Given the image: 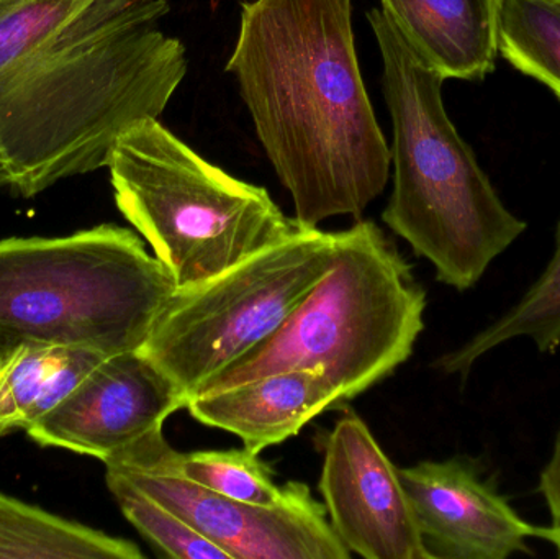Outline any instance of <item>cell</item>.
<instances>
[{
    "mask_svg": "<svg viewBox=\"0 0 560 559\" xmlns=\"http://www.w3.org/2000/svg\"><path fill=\"white\" fill-rule=\"evenodd\" d=\"M173 0H0V190L32 199L107 167L186 78Z\"/></svg>",
    "mask_w": 560,
    "mask_h": 559,
    "instance_id": "6da1fadb",
    "label": "cell"
},
{
    "mask_svg": "<svg viewBox=\"0 0 560 559\" xmlns=\"http://www.w3.org/2000/svg\"><path fill=\"white\" fill-rule=\"evenodd\" d=\"M351 15V0L243 3L226 65L303 229L361 216L390 176Z\"/></svg>",
    "mask_w": 560,
    "mask_h": 559,
    "instance_id": "7a4b0ae2",
    "label": "cell"
},
{
    "mask_svg": "<svg viewBox=\"0 0 560 559\" xmlns=\"http://www.w3.org/2000/svg\"><path fill=\"white\" fill-rule=\"evenodd\" d=\"M368 19L381 48L394 130V190L382 219L433 265L441 284L469 291L528 225L506 209L447 117L446 79L415 53L384 10H371Z\"/></svg>",
    "mask_w": 560,
    "mask_h": 559,
    "instance_id": "3957f363",
    "label": "cell"
},
{
    "mask_svg": "<svg viewBox=\"0 0 560 559\" xmlns=\"http://www.w3.org/2000/svg\"><path fill=\"white\" fill-rule=\"evenodd\" d=\"M427 292L374 222L335 233L322 281L271 337L233 361L197 394L292 370H322L339 403L390 376L424 328Z\"/></svg>",
    "mask_w": 560,
    "mask_h": 559,
    "instance_id": "277c9868",
    "label": "cell"
},
{
    "mask_svg": "<svg viewBox=\"0 0 560 559\" xmlns=\"http://www.w3.org/2000/svg\"><path fill=\"white\" fill-rule=\"evenodd\" d=\"M128 229L0 242V364L26 345L140 350L176 291Z\"/></svg>",
    "mask_w": 560,
    "mask_h": 559,
    "instance_id": "5b68a950",
    "label": "cell"
},
{
    "mask_svg": "<svg viewBox=\"0 0 560 559\" xmlns=\"http://www.w3.org/2000/svg\"><path fill=\"white\" fill-rule=\"evenodd\" d=\"M107 167L118 210L176 288L206 281L303 229L268 190L213 166L158 118L128 128Z\"/></svg>",
    "mask_w": 560,
    "mask_h": 559,
    "instance_id": "8992f818",
    "label": "cell"
},
{
    "mask_svg": "<svg viewBox=\"0 0 560 559\" xmlns=\"http://www.w3.org/2000/svg\"><path fill=\"white\" fill-rule=\"evenodd\" d=\"M335 259V233L300 229L232 268L177 288L140 348L187 400L279 330Z\"/></svg>",
    "mask_w": 560,
    "mask_h": 559,
    "instance_id": "52a82bcc",
    "label": "cell"
},
{
    "mask_svg": "<svg viewBox=\"0 0 560 559\" xmlns=\"http://www.w3.org/2000/svg\"><path fill=\"white\" fill-rule=\"evenodd\" d=\"M174 455L160 429L105 466L176 512L232 559L351 558L308 486L295 482L290 498L275 508L246 504L183 478Z\"/></svg>",
    "mask_w": 560,
    "mask_h": 559,
    "instance_id": "ba28073f",
    "label": "cell"
},
{
    "mask_svg": "<svg viewBox=\"0 0 560 559\" xmlns=\"http://www.w3.org/2000/svg\"><path fill=\"white\" fill-rule=\"evenodd\" d=\"M173 381L141 350L105 357L28 435L107 463L163 429L186 407Z\"/></svg>",
    "mask_w": 560,
    "mask_h": 559,
    "instance_id": "9c48e42d",
    "label": "cell"
},
{
    "mask_svg": "<svg viewBox=\"0 0 560 559\" xmlns=\"http://www.w3.org/2000/svg\"><path fill=\"white\" fill-rule=\"evenodd\" d=\"M319 491L329 524L351 555L431 559L398 468L354 412H346L326 440Z\"/></svg>",
    "mask_w": 560,
    "mask_h": 559,
    "instance_id": "30bf717a",
    "label": "cell"
},
{
    "mask_svg": "<svg viewBox=\"0 0 560 559\" xmlns=\"http://www.w3.org/2000/svg\"><path fill=\"white\" fill-rule=\"evenodd\" d=\"M398 475L431 559L533 555L535 525L516 514L474 459L421 462Z\"/></svg>",
    "mask_w": 560,
    "mask_h": 559,
    "instance_id": "8fae6325",
    "label": "cell"
},
{
    "mask_svg": "<svg viewBox=\"0 0 560 559\" xmlns=\"http://www.w3.org/2000/svg\"><path fill=\"white\" fill-rule=\"evenodd\" d=\"M338 404L322 370H292L197 394L186 407L194 419L240 436L246 450L259 455Z\"/></svg>",
    "mask_w": 560,
    "mask_h": 559,
    "instance_id": "7c38bea8",
    "label": "cell"
},
{
    "mask_svg": "<svg viewBox=\"0 0 560 559\" xmlns=\"http://www.w3.org/2000/svg\"><path fill=\"white\" fill-rule=\"evenodd\" d=\"M405 42L444 79L486 78L499 53L500 0H381Z\"/></svg>",
    "mask_w": 560,
    "mask_h": 559,
    "instance_id": "4fadbf2b",
    "label": "cell"
},
{
    "mask_svg": "<svg viewBox=\"0 0 560 559\" xmlns=\"http://www.w3.org/2000/svg\"><path fill=\"white\" fill-rule=\"evenodd\" d=\"M107 354L84 348L26 345L0 364V436L36 426Z\"/></svg>",
    "mask_w": 560,
    "mask_h": 559,
    "instance_id": "5bb4252c",
    "label": "cell"
},
{
    "mask_svg": "<svg viewBox=\"0 0 560 559\" xmlns=\"http://www.w3.org/2000/svg\"><path fill=\"white\" fill-rule=\"evenodd\" d=\"M556 248L548 266L523 298L487 325L457 350L443 354L434 368L450 376H469L474 364L495 348L515 338H529L541 353L560 348V220L556 229Z\"/></svg>",
    "mask_w": 560,
    "mask_h": 559,
    "instance_id": "9a60e30c",
    "label": "cell"
},
{
    "mask_svg": "<svg viewBox=\"0 0 560 559\" xmlns=\"http://www.w3.org/2000/svg\"><path fill=\"white\" fill-rule=\"evenodd\" d=\"M133 541L0 494V559H141Z\"/></svg>",
    "mask_w": 560,
    "mask_h": 559,
    "instance_id": "2e32d148",
    "label": "cell"
},
{
    "mask_svg": "<svg viewBox=\"0 0 560 559\" xmlns=\"http://www.w3.org/2000/svg\"><path fill=\"white\" fill-rule=\"evenodd\" d=\"M499 53L560 101V0H500Z\"/></svg>",
    "mask_w": 560,
    "mask_h": 559,
    "instance_id": "e0dca14e",
    "label": "cell"
},
{
    "mask_svg": "<svg viewBox=\"0 0 560 559\" xmlns=\"http://www.w3.org/2000/svg\"><path fill=\"white\" fill-rule=\"evenodd\" d=\"M174 465L183 478L209 491L246 504L275 508L292 494L295 482L279 488L258 453L249 450H209L179 453Z\"/></svg>",
    "mask_w": 560,
    "mask_h": 559,
    "instance_id": "ac0fdd59",
    "label": "cell"
},
{
    "mask_svg": "<svg viewBox=\"0 0 560 559\" xmlns=\"http://www.w3.org/2000/svg\"><path fill=\"white\" fill-rule=\"evenodd\" d=\"M105 479L127 521L161 554L177 559H232L176 512L141 491L120 473L107 469Z\"/></svg>",
    "mask_w": 560,
    "mask_h": 559,
    "instance_id": "d6986e66",
    "label": "cell"
},
{
    "mask_svg": "<svg viewBox=\"0 0 560 559\" xmlns=\"http://www.w3.org/2000/svg\"><path fill=\"white\" fill-rule=\"evenodd\" d=\"M538 492L545 499L552 524L560 522V430L556 436L551 459L539 476Z\"/></svg>",
    "mask_w": 560,
    "mask_h": 559,
    "instance_id": "ffe728a7",
    "label": "cell"
},
{
    "mask_svg": "<svg viewBox=\"0 0 560 559\" xmlns=\"http://www.w3.org/2000/svg\"><path fill=\"white\" fill-rule=\"evenodd\" d=\"M533 538L546 541V544L555 547L556 554L560 558V522L559 524L549 525V527H535Z\"/></svg>",
    "mask_w": 560,
    "mask_h": 559,
    "instance_id": "44dd1931",
    "label": "cell"
}]
</instances>
